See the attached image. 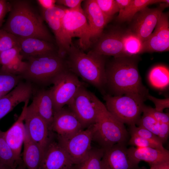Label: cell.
<instances>
[{
  "instance_id": "6da1fadb",
  "label": "cell",
  "mask_w": 169,
  "mask_h": 169,
  "mask_svg": "<svg viewBox=\"0 0 169 169\" xmlns=\"http://www.w3.org/2000/svg\"><path fill=\"white\" fill-rule=\"evenodd\" d=\"M10 10L2 29L16 37L39 38L52 43L53 38L44 19L29 1H9Z\"/></svg>"
},
{
  "instance_id": "7a4b0ae2",
  "label": "cell",
  "mask_w": 169,
  "mask_h": 169,
  "mask_svg": "<svg viewBox=\"0 0 169 169\" xmlns=\"http://www.w3.org/2000/svg\"><path fill=\"white\" fill-rule=\"evenodd\" d=\"M133 57L114 58L105 67V87L115 95L132 94L146 99L148 90L142 84Z\"/></svg>"
},
{
  "instance_id": "3957f363",
  "label": "cell",
  "mask_w": 169,
  "mask_h": 169,
  "mask_svg": "<svg viewBox=\"0 0 169 169\" xmlns=\"http://www.w3.org/2000/svg\"><path fill=\"white\" fill-rule=\"evenodd\" d=\"M105 56L91 50L85 53L72 44L65 59L69 70L104 93L106 83Z\"/></svg>"
},
{
  "instance_id": "277c9868",
  "label": "cell",
  "mask_w": 169,
  "mask_h": 169,
  "mask_svg": "<svg viewBox=\"0 0 169 169\" xmlns=\"http://www.w3.org/2000/svg\"><path fill=\"white\" fill-rule=\"evenodd\" d=\"M96 116L92 125V141L104 150L118 144H127L130 134L125 125L112 115L96 97Z\"/></svg>"
},
{
  "instance_id": "5b68a950",
  "label": "cell",
  "mask_w": 169,
  "mask_h": 169,
  "mask_svg": "<svg viewBox=\"0 0 169 169\" xmlns=\"http://www.w3.org/2000/svg\"><path fill=\"white\" fill-rule=\"evenodd\" d=\"M27 58L26 67L21 76L33 86L52 84L58 74L68 69L65 58L58 51Z\"/></svg>"
},
{
  "instance_id": "8992f818",
  "label": "cell",
  "mask_w": 169,
  "mask_h": 169,
  "mask_svg": "<svg viewBox=\"0 0 169 169\" xmlns=\"http://www.w3.org/2000/svg\"><path fill=\"white\" fill-rule=\"evenodd\" d=\"M104 99L109 112L122 123L130 125H136L140 119L146 98L132 94H105Z\"/></svg>"
},
{
  "instance_id": "52a82bcc",
  "label": "cell",
  "mask_w": 169,
  "mask_h": 169,
  "mask_svg": "<svg viewBox=\"0 0 169 169\" xmlns=\"http://www.w3.org/2000/svg\"><path fill=\"white\" fill-rule=\"evenodd\" d=\"M63 32L66 40L70 46L72 39L79 38L78 47L84 51L91 47L90 28L84 12L67 8L63 18Z\"/></svg>"
},
{
  "instance_id": "ba28073f",
  "label": "cell",
  "mask_w": 169,
  "mask_h": 169,
  "mask_svg": "<svg viewBox=\"0 0 169 169\" xmlns=\"http://www.w3.org/2000/svg\"><path fill=\"white\" fill-rule=\"evenodd\" d=\"M52 86L49 89L54 104L55 113L67 105L85 83L69 69L58 74L54 79Z\"/></svg>"
},
{
  "instance_id": "9c48e42d",
  "label": "cell",
  "mask_w": 169,
  "mask_h": 169,
  "mask_svg": "<svg viewBox=\"0 0 169 169\" xmlns=\"http://www.w3.org/2000/svg\"><path fill=\"white\" fill-rule=\"evenodd\" d=\"M92 125L68 137L57 136V139L74 165L79 164L88 156L92 147Z\"/></svg>"
},
{
  "instance_id": "30bf717a",
  "label": "cell",
  "mask_w": 169,
  "mask_h": 169,
  "mask_svg": "<svg viewBox=\"0 0 169 169\" xmlns=\"http://www.w3.org/2000/svg\"><path fill=\"white\" fill-rule=\"evenodd\" d=\"M85 86L80 88L68 104V107L75 114L83 127L87 128L95 122L96 116V98Z\"/></svg>"
},
{
  "instance_id": "8fae6325",
  "label": "cell",
  "mask_w": 169,
  "mask_h": 169,
  "mask_svg": "<svg viewBox=\"0 0 169 169\" xmlns=\"http://www.w3.org/2000/svg\"><path fill=\"white\" fill-rule=\"evenodd\" d=\"M125 33L117 29H112L105 32L103 31L92 44L91 50L104 56H112L114 58L126 56L124 44Z\"/></svg>"
},
{
  "instance_id": "7c38bea8",
  "label": "cell",
  "mask_w": 169,
  "mask_h": 169,
  "mask_svg": "<svg viewBox=\"0 0 169 169\" xmlns=\"http://www.w3.org/2000/svg\"><path fill=\"white\" fill-rule=\"evenodd\" d=\"M24 121L30 137L44 151L53 134L49 126L30 105L28 106Z\"/></svg>"
},
{
  "instance_id": "4fadbf2b",
  "label": "cell",
  "mask_w": 169,
  "mask_h": 169,
  "mask_svg": "<svg viewBox=\"0 0 169 169\" xmlns=\"http://www.w3.org/2000/svg\"><path fill=\"white\" fill-rule=\"evenodd\" d=\"M163 10L159 6L155 8L146 7L136 13L132 18L130 30L143 43L151 35Z\"/></svg>"
},
{
  "instance_id": "5bb4252c",
  "label": "cell",
  "mask_w": 169,
  "mask_h": 169,
  "mask_svg": "<svg viewBox=\"0 0 169 169\" xmlns=\"http://www.w3.org/2000/svg\"><path fill=\"white\" fill-rule=\"evenodd\" d=\"M67 9L56 5L49 9H42L43 18L54 35L58 53L64 58L70 47L66 40L63 28V19Z\"/></svg>"
},
{
  "instance_id": "9a60e30c",
  "label": "cell",
  "mask_w": 169,
  "mask_h": 169,
  "mask_svg": "<svg viewBox=\"0 0 169 169\" xmlns=\"http://www.w3.org/2000/svg\"><path fill=\"white\" fill-rule=\"evenodd\" d=\"M53 134L45 148L38 169H68L74 165Z\"/></svg>"
},
{
  "instance_id": "2e32d148",
  "label": "cell",
  "mask_w": 169,
  "mask_h": 169,
  "mask_svg": "<svg viewBox=\"0 0 169 169\" xmlns=\"http://www.w3.org/2000/svg\"><path fill=\"white\" fill-rule=\"evenodd\" d=\"M169 49V14L162 13L154 31L143 43L141 53L166 52Z\"/></svg>"
},
{
  "instance_id": "e0dca14e",
  "label": "cell",
  "mask_w": 169,
  "mask_h": 169,
  "mask_svg": "<svg viewBox=\"0 0 169 169\" xmlns=\"http://www.w3.org/2000/svg\"><path fill=\"white\" fill-rule=\"evenodd\" d=\"M126 145L116 144L104 150L101 169H140L129 157Z\"/></svg>"
},
{
  "instance_id": "ac0fdd59",
  "label": "cell",
  "mask_w": 169,
  "mask_h": 169,
  "mask_svg": "<svg viewBox=\"0 0 169 169\" xmlns=\"http://www.w3.org/2000/svg\"><path fill=\"white\" fill-rule=\"evenodd\" d=\"M57 136L68 137L84 130L75 114L68 107L55 112L50 127Z\"/></svg>"
},
{
  "instance_id": "d6986e66",
  "label": "cell",
  "mask_w": 169,
  "mask_h": 169,
  "mask_svg": "<svg viewBox=\"0 0 169 169\" xmlns=\"http://www.w3.org/2000/svg\"><path fill=\"white\" fill-rule=\"evenodd\" d=\"M29 101L24 102L22 112L17 120L7 131L3 132L5 140L19 164L22 162L21 151L26 133L24 121Z\"/></svg>"
},
{
  "instance_id": "ffe728a7",
  "label": "cell",
  "mask_w": 169,
  "mask_h": 169,
  "mask_svg": "<svg viewBox=\"0 0 169 169\" xmlns=\"http://www.w3.org/2000/svg\"><path fill=\"white\" fill-rule=\"evenodd\" d=\"M83 2L82 9L90 28L92 44L100 36L105 27L112 18L104 14L95 0H83Z\"/></svg>"
},
{
  "instance_id": "44dd1931",
  "label": "cell",
  "mask_w": 169,
  "mask_h": 169,
  "mask_svg": "<svg viewBox=\"0 0 169 169\" xmlns=\"http://www.w3.org/2000/svg\"><path fill=\"white\" fill-rule=\"evenodd\" d=\"M34 86L25 81H20L12 90L0 99V119L17 105L29 100L32 96Z\"/></svg>"
},
{
  "instance_id": "7402d4cb",
  "label": "cell",
  "mask_w": 169,
  "mask_h": 169,
  "mask_svg": "<svg viewBox=\"0 0 169 169\" xmlns=\"http://www.w3.org/2000/svg\"><path fill=\"white\" fill-rule=\"evenodd\" d=\"M32 96L33 100L30 105L46 122L50 129L55 112L54 102L49 89L34 88Z\"/></svg>"
},
{
  "instance_id": "603a6c76",
  "label": "cell",
  "mask_w": 169,
  "mask_h": 169,
  "mask_svg": "<svg viewBox=\"0 0 169 169\" xmlns=\"http://www.w3.org/2000/svg\"><path fill=\"white\" fill-rule=\"evenodd\" d=\"M129 157L135 164L138 165L144 161L149 165L169 160V151L151 147L137 148L132 146L127 148Z\"/></svg>"
},
{
  "instance_id": "cb8c5ba5",
  "label": "cell",
  "mask_w": 169,
  "mask_h": 169,
  "mask_svg": "<svg viewBox=\"0 0 169 169\" xmlns=\"http://www.w3.org/2000/svg\"><path fill=\"white\" fill-rule=\"evenodd\" d=\"M17 38L18 46L23 57L27 58L58 51L53 43L45 40L35 38Z\"/></svg>"
},
{
  "instance_id": "d4e9b609",
  "label": "cell",
  "mask_w": 169,
  "mask_h": 169,
  "mask_svg": "<svg viewBox=\"0 0 169 169\" xmlns=\"http://www.w3.org/2000/svg\"><path fill=\"white\" fill-rule=\"evenodd\" d=\"M18 47L0 53V69L11 74L21 76L26 66V62Z\"/></svg>"
},
{
  "instance_id": "484cf974",
  "label": "cell",
  "mask_w": 169,
  "mask_h": 169,
  "mask_svg": "<svg viewBox=\"0 0 169 169\" xmlns=\"http://www.w3.org/2000/svg\"><path fill=\"white\" fill-rule=\"evenodd\" d=\"M23 145V158L24 166L28 169H38L43 151L30 138L27 131Z\"/></svg>"
},
{
  "instance_id": "4316f807",
  "label": "cell",
  "mask_w": 169,
  "mask_h": 169,
  "mask_svg": "<svg viewBox=\"0 0 169 169\" xmlns=\"http://www.w3.org/2000/svg\"><path fill=\"white\" fill-rule=\"evenodd\" d=\"M148 79L151 85L154 88L163 90L169 84V70L163 65H158L152 68L148 75Z\"/></svg>"
},
{
  "instance_id": "83f0119b",
  "label": "cell",
  "mask_w": 169,
  "mask_h": 169,
  "mask_svg": "<svg viewBox=\"0 0 169 169\" xmlns=\"http://www.w3.org/2000/svg\"><path fill=\"white\" fill-rule=\"evenodd\" d=\"M166 0H132L130 4L122 11L119 12L117 17L121 22L131 21L139 12L150 5L160 3Z\"/></svg>"
},
{
  "instance_id": "f1b7e54d",
  "label": "cell",
  "mask_w": 169,
  "mask_h": 169,
  "mask_svg": "<svg viewBox=\"0 0 169 169\" xmlns=\"http://www.w3.org/2000/svg\"><path fill=\"white\" fill-rule=\"evenodd\" d=\"M143 43L130 29L125 31L124 44L126 56H135L141 54Z\"/></svg>"
},
{
  "instance_id": "f546056e",
  "label": "cell",
  "mask_w": 169,
  "mask_h": 169,
  "mask_svg": "<svg viewBox=\"0 0 169 169\" xmlns=\"http://www.w3.org/2000/svg\"><path fill=\"white\" fill-rule=\"evenodd\" d=\"M23 79L21 76L11 74L0 69V99L12 90Z\"/></svg>"
},
{
  "instance_id": "4dcf8cb0",
  "label": "cell",
  "mask_w": 169,
  "mask_h": 169,
  "mask_svg": "<svg viewBox=\"0 0 169 169\" xmlns=\"http://www.w3.org/2000/svg\"><path fill=\"white\" fill-rule=\"evenodd\" d=\"M0 164L7 166L11 169L15 168L19 164L16 160L13 151L5 140L3 132L0 129Z\"/></svg>"
},
{
  "instance_id": "1f68e13d",
  "label": "cell",
  "mask_w": 169,
  "mask_h": 169,
  "mask_svg": "<svg viewBox=\"0 0 169 169\" xmlns=\"http://www.w3.org/2000/svg\"><path fill=\"white\" fill-rule=\"evenodd\" d=\"M104 151L101 148L92 147L86 159L76 165V169H101V161Z\"/></svg>"
},
{
  "instance_id": "d6a6232c",
  "label": "cell",
  "mask_w": 169,
  "mask_h": 169,
  "mask_svg": "<svg viewBox=\"0 0 169 169\" xmlns=\"http://www.w3.org/2000/svg\"><path fill=\"white\" fill-rule=\"evenodd\" d=\"M142 113L143 115L141 117L136 124L139 126L149 130L158 137L161 122L156 120L148 113L145 111H143Z\"/></svg>"
},
{
  "instance_id": "836d02e7",
  "label": "cell",
  "mask_w": 169,
  "mask_h": 169,
  "mask_svg": "<svg viewBox=\"0 0 169 169\" xmlns=\"http://www.w3.org/2000/svg\"><path fill=\"white\" fill-rule=\"evenodd\" d=\"M17 47H18L17 37L0 29V53Z\"/></svg>"
},
{
  "instance_id": "e575fe53",
  "label": "cell",
  "mask_w": 169,
  "mask_h": 169,
  "mask_svg": "<svg viewBox=\"0 0 169 169\" xmlns=\"http://www.w3.org/2000/svg\"><path fill=\"white\" fill-rule=\"evenodd\" d=\"M129 133L144 138L160 146H163V144L156 135L149 130L140 126H136L135 125H130Z\"/></svg>"
},
{
  "instance_id": "d590c367",
  "label": "cell",
  "mask_w": 169,
  "mask_h": 169,
  "mask_svg": "<svg viewBox=\"0 0 169 169\" xmlns=\"http://www.w3.org/2000/svg\"><path fill=\"white\" fill-rule=\"evenodd\" d=\"M98 7L106 16L112 18L119 12V9L115 0H95Z\"/></svg>"
},
{
  "instance_id": "8d00e7d4",
  "label": "cell",
  "mask_w": 169,
  "mask_h": 169,
  "mask_svg": "<svg viewBox=\"0 0 169 169\" xmlns=\"http://www.w3.org/2000/svg\"><path fill=\"white\" fill-rule=\"evenodd\" d=\"M130 136L131 137L127 143L130 145L136 146L137 148L151 147L162 150L166 149L163 146H160L144 138L134 135Z\"/></svg>"
},
{
  "instance_id": "74e56055",
  "label": "cell",
  "mask_w": 169,
  "mask_h": 169,
  "mask_svg": "<svg viewBox=\"0 0 169 169\" xmlns=\"http://www.w3.org/2000/svg\"><path fill=\"white\" fill-rule=\"evenodd\" d=\"M143 111L148 113L158 122L169 124L168 113L158 111L155 108L146 106L145 105L143 107Z\"/></svg>"
},
{
  "instance_id": "f35d334b",
  "label": "cell",
  "mask_w": 169,
  "mask_h": 169,
  "mask_svg": "<svg viewBox=\"0 0 169 169\" xmlns=\"http://www.w3.org/2000/svg\"><path fill=\"white\" fill-rule=\"evenodd\" d=\"M83 1L82 0H56V3L58 5L66 6L70 9L84 12L81 6V3Z\"/></svg>"
},
{
  "instance_id": "ab89813d",
  "label": "cell",
  "mask_w": 169,
  "mask_h": 169,
  "mask_svg": "<svg viewBox=\"0 0 169 169\" xmlns=\"http://www.w3.org/2000/svg\"><path fill=\"white\" fill-rule=\"evenodd\" d=\"M146 98L149 99L154 103L155 106V108L158 111L163 112L164 109L169 107V98L159 99L148 94Z\"/></svg>"
},
{
  "instance_id": "60d3db41",
  "label": "cell",
  "mask_w": 169,
  "mask_h": 169,
  "mask_svg": "<svg viewBox=\"0 0 169 169\" xmlns=\"http://www.w3.org/2000/svg\"><path fill=\"white\" fill-rule=\"evenodd\" d=\"M10 5L9 1L0 0V27L1 26L6 14L9 12Z\"/></svg>"
},
{
  "instance_id": "b9f144b4",
  "label": "cell",
  "mask_w": 169,
  "mask_h": 169,
  "mask_svg": "<svg viewBox=\"0 0 169 169\" xmlns=\"http://www.w3.org/2000/svg\"><path fill=\"white\" fill-rule=\"evenodd\" d=\"M41 7L42 9H47L55 6L56 0H38L37 1Z\"/></svg>"
},
{
  "instance_id": "7bdbcfd3",
  "label": "cell",
  "mask_w": 169,
  "mask_h": 169,
  "mask_svg": "<svg viewBox=\"0 0 169 169\" xmlns=\"http://www.w3.org/2000/svg\"><path fill=\"white\" fill-rule=\"evenodd\" d=\"M150 169H169V160L150 165Z\"/></svg>"
},
{
  "instance_id": "ee69618b",
  "label": "cell",
  "mask_w": 169,
  "mask_h": 169,
  "mask_svg": "<svg viewBox=\"0 0 169 169\" xmlns=\"http://www.w3.org/2000/svg\"><path fill=\"white\" fill-rule=\"evenodd\" d=\"M119 9V12L123 10L131 3L132 0H115Z\"/></svg>"
},
{
  "instance_id": "f6af8a7d",
  "label": "cell",
  "mask_w": 169,
  "mask_h": 169,
  "mask_svg": "<svg viewBox=\"0 0 169 169\" xmlns=\"http://www.w3.org/2000/svg\"><path fill=\"white\" fill-rule=\"evenodd\" d=\"M160 3L159 7L161 8L164 9L165 8L169 7V0H166L164 2L161 3Z\"/></svg>"
},
{
  "instance_id": "bcb514c9",
  "label": "cell",
  "mask_w": 169,
  "mask_h": 169,
  "mask_svg": "<svg viewBox=\"0 0 169 169\" xmlns=\"http://www.w3.org/2000/svg\"><path fill=\"white\" fill-rule=\"evenodd\" d=\"M24 166V165L22 164V162L13 169H25Z\"/></svg>"
},
{
  "instance_id": "7dc6e473",
  "label": "cell",
  "mask_w": 169,
  "mask_h": 169,
  "mask_svg": "<svg viewBox=\"0 0 169 169\" xmlns=\"http://www.w3.org/2000/svg\"><path fill=\"white\" fill-rule=\"evenodd\" d=\"M0 169H11L10 168L5 165L0 164Z\"/></svg>"
},
{
  "instance_id": "c3c4849f",
  "label": "cell",
  "mask_w": 169,
  "mask_h": 169,
  "mask_svg": "<svg viewBox=\"0 0 169 169\" xmlns=\"http://www.w3.org/2000/svg\"><path fill=\"white\" fill-rule=\"evenodd\" d=\"M68 169H76V165H74Z\"/></svg>"
}]
</instances>
